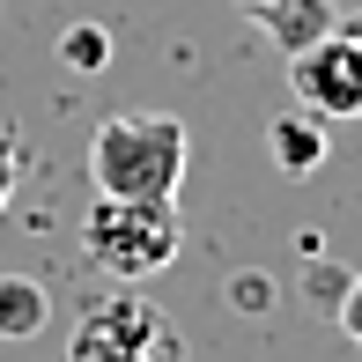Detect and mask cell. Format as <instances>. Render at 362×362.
<instances>
[{
    "instance_id": "obj_4",
    "label": "cell",
    "mask_w": 362,
    "mask_h": 362,
    "mask_svg": "<svg viewBox=\"0 0 362 362\" xmlns=\"http://www.w3.org/2000/svg\"><path fill=\"white\" fill-rule=\"evenodd\" d=\"M288 89H296V104L318 111V119H362V37L340 23V30H325L318 45L288 52Z\"/></svg>"
},
{
    "instance_id": "obj_7",
    "label": "cell",
    "mask_w": 362,
    "mask_h": 362,
    "mask_svg": "<svg viewBox=\"0 0 362 362\" xmlns=\"http://www.w3.org/2000/svg\"><path fill=\"white\" fill-rule=\"evenodd\" d=\"M45 318H52V303H45V288L37 281H0V340H30V333H45Z\"/></svg>"
},
{
    "instance_id": "obj_8",
    "label": "cell",
    "mask_w": 362,
    "mask_h": 362,
    "mask_svg": "<svg viewBox=\"0 0 362 362\" xmlns=\"http://www.w3.org/2000/svg\"><path fill=\"white\" fill-rule=\"evenodd\" d=\"M59 67H74V74H104V67H111V30L74 23L67 37H59Z\"/></svg>"
},
{
    "instance_id": "obj_6",
    "label": "cell",
    "mask_w": 362,
    "mask_h": 362,
    "mask_svg": "<svg viewBox=\"0 0 362 362\" xmlns=\"http://www.w3.org/2000/svg\"><path fill=\"white\" fill-rule=\"evenodd\" d=\"M267 148H274V163H281L288 177L318 170V163H325V119H318V111H281V119L267 126Z\"/></svg>"
},
{
    "instance_id": "obj_3",
    "label": "cell",
    "mask_w": 362,
    "mask_h": 362,
    "mask_svg": "<svg viewBox=\"0 0 362 362\" xmlns=\"http://www.w3.org/2000/svg\"><path fill=\"white\" fill-rule=\"evenodd\" d=\"M67 362H185V333L119 281V296H96L74 318Z\"/></svg>"
},
{
    "instance_id": "obj_2",
    "label": "cell",
    "mask_w": 362,
    "mask_h": 362,
    "mask_svg": "<svg viewBox=\"0 0 362 362\" xmlns=\"http://www.w3.org/2000/svg\"><path fill=\"white\" fill-rule=\"evenodd\" d=\"M177 244H185V215H177V200H111V192H96V207L81 215V252H89L96 274H111V281H148V274H163L177 259Z\"/></svg>"
},
{
    "instance_id": "obj_5",
    "label": "cell",
    "mask_w": 362,
    "mask_h": 362,
    "mask_svg": "<svg viewBox=\"0 0 362 362\" xmlns=\"http://www.w3.org/2000/svg\"><path fill=\"white\" fill-rule=\"evenodd\" d=\"M252 23L267 30V37L281 45V59H288V52H303V45H318L325 30H340V8L333 0H274V8H259Z\"/></svg>"
},
{
    "instance_id": "obj_11",
    "label": "cell",
    "mask_w": 362,
    "mask_h": 362,
    "mask_svg": "<svg viewBox=\"0 0 362 362\" xmlns=\"http://www.w3.org/2000/svg\"><path fill=\"white\" fill-rule=\"evenodd\" d=\"M237 8H244V15H259V8H274V0H237Z\"/></svg>"
},
{
    "instance_id": "obj_10",
    "label": "cell",
    "mask_w": 362,
    "mask_h": 362,
    "mask_svg": "<svg viewBox=\"0 0 362 362\" xmlns=\"http://www.w3.org/2000/svg\"><path fill=\"white\" fill-rule=\"evenodd\" d=\"M8 192H15V141L0 134V207H8Z\"/></svg>"
},
{
    "instance_id": "obj_9",
    "label": "cell",
    "mask_w": 362,
    "mask_h": 362,
    "mask_svg": "<svg viewBox=\"0 0 362 362\" xmlns=\"http://www.w3.org/2000/svg\"><path fill=\"white\" fill-rule=\"evenodd\" d=\"M340 325H348V340H355V348H362V274H348V288H340Z\"/></svg>"
},
{
    "instance_id": "obj_12",
    "label": "cell",
    "mask_w": 362,
    "mask_h": 362,
    "mask_svg": "<svg viewBox=\"0 0 362 362\" xmlns=\"http://www.w3.org/2000/svg\"><path fill=\"white\" fill-rule=\"evenodd\" d=\"M348 30H355V37H362V8H355V23H348Z\"/></svg>"
},
{
    "instance_id": "obj_1",
    "label": "cell",
    "mask_w": 362,
    "mask_h": 362,
    "mask_svg": "<svg viewBox=\"0 0 362 362\" xmlns=\"http://www.w3.org/2000/svg\"><path fill=\"white\" fill-rule=\"evenodd\" d=\"M192 134L177 111H111L89 134V177L111 200H177Z\"/></svg>"
}]
</instances>
